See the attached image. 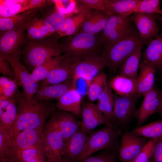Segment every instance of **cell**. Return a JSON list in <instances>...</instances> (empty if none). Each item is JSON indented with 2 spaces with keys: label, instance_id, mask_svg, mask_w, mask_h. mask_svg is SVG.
<instances>
[{
  "label": "cell",
  "instance_id": "26",
  "mask_svg": "<svg viewBox=\"0 0 162 162\" xmlns=\"http://www.w3.org/2000/svg\"><path fill=\"white\" fill-rule=\"evenodd\" d=\"M139 0H104L107 14L118 15L123 17L133 13Z\"/></svg>",
  "mask_w": 162,
  "mask_h": 162
},
{
  "label": "cell",
  "instance_id": "30",
  "mask_svg": "<svg viewBox=\"0 0 162 162\" xmlns=\"http://www.w3.org/2000/svg\"><path fill=\"white\" fill-rule=\"evenodd\" d=\"M98 100L96 105L106 120L110 123L114 111L115 100L112 89L108 84Z\"/></svg>",
  "mask_w": 162,
  "mask_h": 162
},
{
  "label": "cell",
  "instance_id": "38",
  "mask_svg": "<svg viewBox=\"0 0 162 162\" xmlns=\"http://www.w3.org/2000/svg\"><path fill=\"white\" fill-rule=\"evenodd\" d=\"M28 0L4 5H0V17H8L30 10Z\"/></svg>",
  "mask_w": 162,
  "mask_h": 162
},
{
  "label": "cell",
  "instance_id": "11",
  "mask_svg": "<svg viewBox=\"0 0 162 162\" xmlns=\"http://www.w3.org/2000/svg\"><path fill=\"white\" fill-rule=\"evenodd\" d=\"M107 64L102 56L90 57L73 63V80H83L88 87L93 79Z\"/></svg>",
  "mask_w": 162,
  "mask_h": 162
},
{
  "label": "cell",
  "instance_id": "9",
  "mask_svg": "<svg viewBox=\"0 0 162 162\" xmlns=\"http://www.w3.org/2000/svg\"><path fill=\"white\" fill-rule=\"evenodd\" d=\"M129 16L123 17L118 15L111 16L100 34L102 50L122 38L134 28Z\"/></svg>",
  "mask_w": 162,
  "mask_h": 162
},
{
  "label": "cell",
  "instance_id": "2",
  "mask_svg": "<svg viewBox=\"0 0 162 162\" xmlns=\"http://www.w3.org/2000/svg\"><path fill=\"white\" fill-rule=\"evenodd\" d=\"M100 34L78 32L69 36L60 44L62 53L68 56L73 63L90 57L102 55Z\"/></svg>",
  "mask_w": 162,
  "mask_h": 162
},
{
  "label": "cell",
  "instance_id": "34",
  "mask_svg": "<svg viewBox=\"0 0 162 162\" xmlns=\"http://www.w3.org/2000/svg\"><path fill=\"white\" fill-rule=\"evenodd\" d=\"M67 56L66 54H64L50 58L35 68L31 73L34 80L38 82L45 79L52 68Z\"/></svg>",
  "mask_w": 162,
  "mask_h": 162
},
{
  "label": "cell",
  "instance_id": "51",
  "mask_svg": "<svg viewBox=\"0 0 162 162\" xmlns=\"http://www.w3.org/2000/svg\"><path fill=\"white\" fill-rule=\"evenodd\" d=\"M158 113L160 116L162 118V92L161 93L160 106Z\"/></svg>",
  "mask_w": 162,
  "mask_h": 162
},
{
  "label": "cell",
  "instance_id": "3",
  "mask_svg": "<svg viewBox=\"0 0 162 162\" xmlns=\"http://www.w3.org/2000/svg\"><path fill=\"white\" fill-rule=\"evenodd\" d=\"M62 53L60 44L50 36L37 40L26 37L22 54L23 62L32 71L50 58L61 56Z\"/></svg>",
  "mask_w": 162,
  "mask_h": 162
},
{
  "label": "cell",
  "instance_id": "44",
  "mask_svg": "<svg viewBox=\"0 0 162 162\" xmlns=\"http://www.w3.org/2000/svg\"><path fill=\"white\" fill-rule=\"evenodd\" d=\"M150 161L152 162H162V136L156 142Z\"/></svg>",
  "mask_w": 162,
  "mask_h": 162
},
{
  "label": "cell",
  "instance_id": "49",
  "mask_svg": "<svg viewBox=\"0 0 162 162\" xmlns=\"http://www.w3.org/2000/svg\"><path fill=\"white\" fill-rule=\"evenodd\" d=\"M10 78L4 76L0 77V95L2 94L3 88Z\"/></svg>",
  "mask_w": 162,
  "mask_h": 162
},
{
  "label": "cell",
  "instance_id": "12",
  "mask_svg": "<svg viewBox=\"0 0 162 162\" xmlns=\"http://www.w3.org/2000/svg\"><path fill=\"white\" fill-rule=\"evenodd\" d=\"M74 116L69 112L56 110L45 123L43 128L60 130L65 143L81 126V122Z\"/></svg>",
  "mask_w": 162,
  "mask_h": 162
},
{
  "label": "cell",
  "instance_id": "43",
  "mask_svg": "<svg viewBox=\"0 0 162 162\" xmlns=\"http://www.w3.org/2000/svg\"><path fill=\"white\" fill-rule=\"evenodd\" d=\"M17 85L16 81L10 78L4 86L2 94L8 98L14 96L18 90Z\"/></svg>",
  "mask_w": 162,
  "mask_h": 162
},
{
  "label": "cell",
  "instance_id": "55",
  "mask_svg": "<svg viewBox=\"0 0 162 162\" xmlns=\"http://www.w3.org/2000/svg\"><path fill=\"white\" fill-rule=\"evenodd\" d=\"M45 162H47V161Z\"/></svg>",
  "mask_w": 162,
  "mask_h": 162
},
{
  "label": "cell",
  "instance_id": "20",
  "mask_svg": "<svg viewBox=\"0 0 162 162\" xmlns=\"http://www.w3.org/2000/svg\"><path fill=\"white\" fill-rule=\"evenodd\" d=\"M92 9L83 5L76 13L71 14L65 19L57 32L61 37L74 35L79 31L81 26Z\"/></svg>",
  "mask_w": 162,
  "mask_h": 162
},
{
  "label": "cell",
  "instance_id": "37",
  "mask_svg": "<svg viewBox=\"0 0 162 162\" xmlns=\"http://www.w3.org/2000/svg\"><path fill=\"white\" fill-rule=\"evenodd\" d=\"M19 162H45L47 160L40 147H31L20 151L18 155Z\"/></svg>",
  "mask_w": 162,
  "mask_h": 162
},
{
  "label": "cell",
  "instance_id": "13",
  "mask_svg": "<svg viewBox=\"0 0 162 162\" xmlns=\"http://www.w3.org/2000/svg\"><path fill=\"white\" fill-rule=\"evenodd\" d=\"M43 151L47 162H60L64 142L61 132L53 128H43Z\"/></svg>",
  "mask_w": 162,
  "mask_h": 162
},
{
  "label": "cell",
  "instance_id": "14",
  "mask_svg": "<svg viewBox=\"0 0 162 162\" xmlns=\"http://www.w3.org/2000/svg\"><path fill=\"white\" fill-rule=\"evenodd\" d=\"M150 140L149 138L134 135L126 131L122 136L118 153L119 160L122 162H132Z\"/></svg>",
  "mask_w": 162,
  "mask_h": 162
},
{
  "label": "cell",
  "instance_id": "54",
  "mask_svg": "<svg viewBox=\"0 0 162 162\" xmlns=\"http://www.w3.org/2000/svg\"><path fill=\"white\" fill-rule=\"evenodd\" d=\"M149 162H152L150 160Z\"/></svg>",
  "mask_w": 162,
  "mask_h": 162
},
{
  "label": "cell",
  "instance_id": "8",
  "mask_svg": "<svg viewBox=\"0 0 162 162\" xmlns=\"http://www.w3.org/2000/svg\"><path fill=\"white\" fill-rule=\"evenodd\" d=\"M22 52L9 57H0V59L7 62L12 69L15 80L17 85L22 86L25 98L30 100L32 99L38 89V82L33 79L31 74L26 67L20 61Z\"/></svg>",
  "mask_w": 162,
  "mask_h": 162
},
{
  "label": "cell",
  "instance_id": "46",
  "mask_svg": "<svg viewBox=\"0 0 162 162\" xmlns=\"http://www.w3.org/2000/svg\"><path fill=\"white\" fill-rule=\"evenodd\" d=\"M10 139L9 136L0 131V159L3 157L8 142Z\"/></svg>",
  "mask_w": 162,
  "mask_h": 162
},
{
  "label": "cell",
  "instance_id": "53",
  "mask_svg": "<svg viewBox=\"0 0 162 162\" xmlns=\"http://www.w3.org/2000/svg\"><path fill=\"white\" fill-rule=\"evenodd\" d=\"M158 20L162 22V16H160Z\"/></svg>",
  "mask_w": 162,
  "mask_h": 162
},
{
  "label": "cell",
  "instance_id": "7",
  "mask_svg": "<svg viewBox=\"0 0 162 162\" xmlns=\"http://www.w3.org/2000/svg\"><path fill=\"white\" fill-rule=\"evenodd\" d=\"M140 96L137 94L128 95H114V109L110 122L113 128L120 130L121 129H124L126 131L128 126L135 117L136 104Z\"/></svg>",
  "mask_w": 162,
  "mask_h": 162
},
{
  "label": "cell",
  "instance_id": "36",
  "mask_svg": "<svg viewBox=\"0 0 162 162\" xmlns=\"http://www.w3.org/2000/svg\"><path fill=\"white\" fill-rule=\"evenodd\" d=\"M72 12L64 14L58 10L56 8L43 18L45 27L52 34L58 31L66 18Z\"/></svg>",
  "mask_w": 162,
  "mask_h": 162
},
{
  "label": "cell",
  "instance_id": "33",
  "mask_svg": "<svg viewBox=\"0 0 162 162\" xmlns=\"http://www.w3.org/2000/svg\"><path fill=\"white\" fill-rule=\"evenodd\" d=\"M129 132L136 136L150 138H159L162 136V121L152 122L146 125L133 129Z\"/></svg>",
  "mask_w": 162,
  "mask_h": 162
},
{
  "label": "cell",
  "instance_id": "21",
  "mask_svg": "<svg viewBox=\"0 0 162 162\" xmlns=\"http://www.w3.org/2000/svg\"><path fill=\"white\" fill-rule=\"evenodd\" d=\"M82 94L76 88L70 89L58 100L55 105L59 110L79 117L82 112Z\"/></svg>",
  "mask_w": 162,
  "mask_h": 162
},
{
  "label": "cell",
  "instance_id": "23",
  "mask_svg": "<svg viewBox=\"0 0 162 162\" xmlns=\"http://www.w3.org/2000/svg\"><path fill=\"white\" fill-rule=\"evenodd\" d=\"M141 57V62L152 65L156 71H162V35L148 43Z\"/></svg>",
  "mask_w": 162,
  "mask_h": 162
},
{
  "label": "cell",
  "instance_id": "41",
  "mask_svg": "<svg viewBox=\"0 0 162 162\" xmlns=\"http://www.w3.org/2000/svg\"><path fill=\"white\" fill-rule=\"evenodd\" d=\"M116 154L106 149L97 155L89 156L78 162H117L116 160Z\"/></svg>",
  "mask_w": 162,
  "mask_h": 162
},
{
  "label": "cell",
  "instance_id": "1",
  "mask_svg": "<svg viewBox=\"0 0 162 162\" xmlns=\"http://www.w3.org/2000/svg\"><path fill=\"white\" fill-rule=\"evenodd\" d=\"M14 98L17 114L13 127V136L26 129L43 130L47 119L56 110V105L50 100H28L19 90Z\"/></svg>",
  "mask_w": 162,
  "mask_h": 162
},
{
  "label": "cell",
  "instance_id": "42",
  "mask_svg": "<svg viewBox=\"0 0 162 162\" xmlns=\"http://www.w3.org/2000/svg\"><path fill=\"white\" fill-rule=\"evenodd\" d=\"M78 1L90 9L101 11L107 14L104 0H80Z\"/></svg>",
  "mask_w": 162,
  "mask_h": 162
},
{
  "label": "cell",
  "instance_id": "22",
  "mask_svg": "<svg viewBox=\"0 0 162 162\" xmlns=\"http://www.w3.org/2000/svg\"><path fill=\"white\" fill-rule=\"evenodd\" d=\"M75 81L72 80L60 83L43 86L38 89L33 98L37 100H58L70 89L76 88Z\"/></svg>",
  "mask_w": 162,
  "mask_h": 162
},
{
  "label": "cell",
  "instance_id": "48",
  "mask_svg": "<svg viewBox=\"0 0 162 162\" xmlns=\"http://www.w3.org/2000/svg\"><path fill=\"white\" fill-rule=\"evenodd\" d=\"M15 99L14 96L3 100H0V115L8 106Z\"/></svg>",
  "mask_w": 162,
  "mask_h": 162
},
{
  "label": "cell",
  "instance_id": "27",
  "mask_svg": "<svg viewBox=\"0 0 162 162\" xmlns=\"http://www.w3.org/2000/svg\"><path fill=\"white\" fill-rule=\"evenodd\" d=\"M109 85L117 95H128L137 94L136 79L118 74L111 79Z\"/></svg>",
  "mask_w": 162,
  "mask_h": 162
},
{
  "label": "cell",
  "instance_id": "29",
  "mask_svg": "<svg viewBox=\"0 0 162 162\" xmlns=\"http://www.w3.org/2000/svg\"><path fill=\"white\" fill-rule=\"evenodd\" d=\"M17 114V107L15 99L0 115V131L10 138L13 136V127Z\"/></svg>",
  "mask_w": 162,
  "mask_h": 162
},
{
  "label": "cell",
  "instance_id": "10",
  "mask_svg": "<svg viewBox=\"0 0 162 162\" xmlns=\"http://www.w3.org/2000/svg\"><path fill=\"white\" fill-rule=\"evenodd\" d=\"M26 23L10 30L0 32V57L10 56L22 52L26 38Z\"/></svg>",
  "mask_w": 162,
  "mask_h": 162
},
{
  "label": "cell",
  "instance_id": "40",
  "mask_svg": "<svg viewBox=\"0 0 162 162\" xmlns=\"http://www.w3.org/2000/svg\"><path fill=\"white\" fill-rule=\"evenodd\" d=\"M159 138H152L142 148L132 162H149Z\"/></svg>",
  "mask_w": 162,
  "mask_h": 162
},
{
  "label": "cell",
  "instance_id": "18",
  "mask_svg": "<svg viewBox=\"0 0 162 162\" xmlns=\"http://www.w3.org/2000/svg\"><path fill=\"white\" fill-rule=\"evenodd\" d=\"M73 77V62L67 56L50 71L45 79L42 81L40 88L72 80Z\"/></svg>",
  "mask_w": 162,
  "mask_h": 162
},
{
  "label": "cell",
  "instance_id": "24",
  "mask_svg": "<svg viewBox=\"0 0 162 162\" xmlns=\"http://www.w3.org/2000/svg\"><path fill=\"white\" fill-rule=\"evenodd\" d=\"M110 16L103 11L92 10L86 18L79 32L94 34H100Z\"/></svg>",
  "mask_w": 162,
  "mask_h": 162
},
{
  "label": "cell",
  "instance_id": "56",
  "mask_svg": "<svg viewBox=\"0 0 162 162\" xmlns=\"http://www.w3.org/2000/svg\"></svg>",
  "mask_w": 162,
  "mask_h": 162
},
{
  "label": "cell",
  "instance_id": "16",
  "mask_svg": "<svg viewBox=\"0 0 162 162\" xmlns=\"http://www.w3.org/2000/svg\"><path fill=\"white\" fill-rule=\"evenodd\" d=\"M161 93L154 87L143 95L142 103L136 110L135 113L136 127L141 126L151 115L158 113L160 106Z\"/></svg>",
  "mask_w": 162,
  "mask_h": 162
},
{
  "label": "cell",
  "instance_id": "52",
  "mask_svg": "<svg viewBox=\"0 0 162 162\" xmlns=\"http://www.w3.org/2000/svg\"><path fill=\"white\" fill-rule=\"evenodd\" d=\"M60 162H70L66 160H65L64 159L62 158Z\"/></svg>",
  "mask_w": 162,
  "mask_h": 162
},
{
  "label": "cell",
  "instance_id": "19",
  "mask_svg": "<svg viewBox=\"0 0 162 162\" xmlns=\"http://www.w3.org/2000/svg\"><path fill=\"white\" fill-rule=\"evenodd\" d=\"M81 116V127L89 132L99 125H111L96 105L91 102H85L82 104Z\"/></svg>",
  "mask_w": 162,
  "mask_h": 162
},
{
  "label": "cell",
  "instance_id": "31",
  "mask_svg": "<svg viewBox=\"0 0 162 162\" xmlns=\"http://www.w3.org/2000/svg\"><path fill=\"white\" fill-rule=\"evenodd\" d=\"M38 10L30 9L16 15L8 17H0V31L12 29L26 22L34 17Z\"/></svg>",
  "mask_w": 162,
  "mask_h": 162
},
{
  "label": "cell",
  "instance_id": "25",
  "mask_svg": "<svg viewBox=\"0 0 162 162\" xmlns=\"http://www.w3.org/2000/svg\"><path fill=\"white\" fill-rule=\"evenodd\" d=\"M140 72L136 79L137 94L143 95L154 87L155 67L149 64L141 62L140 64Z\"/></svg>",
  "mask_w": 162,
  "mask_h": 162
},
{
  "label": "cell",
  "instance_id": "28",
  "mask_svg": "<svg viewBox=\"0 0 162 162\" xmlns=\"http://www.w3.org/2000/svg\"><path fill=\"white\" fill-rule=\"evenodd\" d=\"M142 46L143 43L126 59L119 68V75L137 78Z\"/></svg>",
  "mask_w": 162,
  "mask_h": 162
},
{
  "label": "cell",
  "instance_id": "32",
  "mask_svg": "<svg viewBox=\"0 0 162 162\" xmlns=\"http://www.w3.org/2000/svg\"><path fill=\"white\" fill-rule=\"evenodd\" d=\"M25 30L26 37L31 39H41L52 35L46 28L43 18L34 16L26 22Z\"/></svg>",
  "mask_w": 162,
  "mask_h": 162
},
{
  "label": "cell",
  "instance_id": "35",
  "mask_svg": "<svg viewBox=\"0 0 162 162\" xmlns=\"http://www.w3.org/2000/svg\"><path fill=\"white\" fill-rule=\"evenodd\" d=\"M107 77L106 74L100 73L92 80L87 92L90 102H92L98 100L104 91L108 84Z\"/></svg>",
  "mask_w": 162,
  "mask_h": 162
},
{
  "label": "cell",
  "instance_id": "17",
  "mask_svg": "<svg viewBox=\"0 0 162 162\" xmlns=\"http://www.w3.org/2000/svg\"><path fill=\"white\" fill-rule=\"evenodd\" d=\"M160 16L157 14L135 13L129 16L131 22L135 24L144 40L156 35L159 28L156 22Z\"/></svg>",
  "mask_w": 162,
  "mask_h": 162
},
{
  "label": "cell",
  "instance_id": "47",
  "mask_svg": "<svg viewBox=\"0 0 162 162\" xmlns=\"http://www.w3.org/2000/svg\"><path fill=\"white\" fill-rule=\"evenodd\" d=\"M48 1L45 0H29L28 3L30 9L39 10L48 4Z\"/></svg>",
  "mask_w": 162,
  "mask_h": 162
},
{
  "label": "cell",
  "instance_id": "15",
  "mask_svg": "<svg viewBox=\"0 0 162 162\" xmlns=\"http://www.w3.org/2000/svg\"><path fill=\"white\" fill-rule=\"evenodd\" d=\"M89 133L81 126L64 143L62 158L70 162H78L84 148Z\"/></svg>",
  "mask_w": 162,
  "mask_h": 162
},
{
  "label": "cell",
  "instance_id": "39",
  "mask_svg": "<svg viewBox=\"0 0 162 162\" xmlns=\"http://www.w3.org/2000/svg\"><path fill=\"white\" fill-rule=\"evenodd\" d=\"M161 2L160 0H139L133 13H141L162 15V10L160 7Z\"/></svg>",
  "mask_w": 162,
  "mask_h": 162
},
{
  "label": "cell",
  "instance_id": "50",
  "mask_svg": "<svg viewBox=\"0 0 162 162\" xmlns=\"http://www.w3.org/2000/svg\"><path fill=\"white\" fill-rule=\"evenodd\" d=\"M24 0H0V5H4L13 3L21 2Z\"/></svg>",
  "mask_w": 162,
  "mask_h": 162
},
{
  "label": "cell",
  "instance_id": "6",
  "mask_svg": "<svg viewBox=\"0 0 162 162\" xmlns=\"http://www.w3.org/2000/svg\"><path fill=\"white\" fill-rule=\"evenodd\" d=\"M44 141L43 130L25 129L9 140L0 162H19L18 155L20 151L34 146L43 148Z\"/></svg>",
  "mask_w": 162,
  "mask_h": 162
},
{
  "label": "cell",
  "instance_id": "5",
  "mask_svg": "<svg viewBox=\"0 0 162 162\" xmlns=\"http://www.w3.org/2000/svg\"><path fill=\"white\" fill-rule=\"evenodd\" d=\"M121 134L120 130L113 128L111 125H105L100 129L90 132L79 161L101 150L106 149L116 154L118 153Z\"/></svg>",
  "mask_w": 162,
  "mask_h": 162
},
{
  "label": "cell",
  "instance_id": "4",
  "mask_svg": "<svg viewBox=\"0 0 162 162\" xmlns=\"http://www.w3.org/2000/svg\"><path fill=\"white\" fill-rule=\"evenodd\" d=\"M139 32L134 28L128 34L102 50L109 73H115L126 59L143 42Z\"/></svg>",
  "mask_w": 162,
  "mask_h": 162
},
{
  "label": "cell",
  "instance_id": "45",
  "mask_svg": "<svg viewBox=\"0 0 162 162\" xmlns=\"http://www.w3.org/2000/svg\"><path fill=\"white\" fill-rule=\"evenodd\" d=\"M0 72L3 75L15 80L13 71L9 64L6 61L0 59Z\"/></svg>",
  "mask_w": 162,
  "mask_h": 162
}]
</instances>
